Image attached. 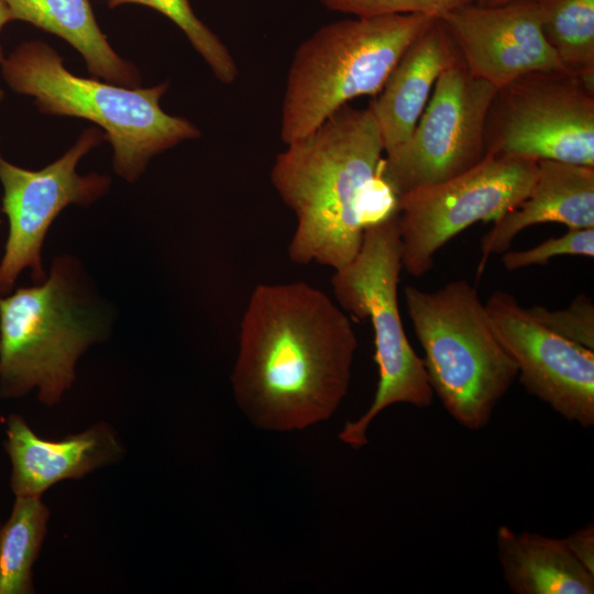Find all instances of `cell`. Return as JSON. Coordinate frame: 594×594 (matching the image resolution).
<instances>
[{
    "label": "cell",
    "mask_w": 594,
    "mask_h": 594,
    "mask_svg": "<svg viewBox=\"0 0 594 594\" xmlns=\"http://www.w3.org/2000/svg\"><path fill=\"white\" fill-rule=\"evenodd\" d=\"M438 18L422 13L354 16L322 25L293 56L280 139H301L361 96H376L406 48Z\"/></svg>",
    "instance_id": "cell-6"
},
{
    "label": "cell",
    "mask_w": 594,
    "mask_h": 594,
    "mask_svg": "<svg viewBox=\"0 0 594 594\" xmlns=\"http://www.w3.org/2000/svg\"><path fill=\"white\" fill-rule=\"evenodd\" d=\"M402 270L395 213L366 228L358 254L331 277L338 305L360 319H369L374 333L378 382L373 402L339 433L340 440L353 449L367 443V429L384 409L396 404L421 409L433 400L424 361L413 349L400 318L397 292Z\"/></svg>",
    "instance_id": "cell-7"
},
{
    "label": "cell",
    "mask_w": 594,
    "mask_h": 594,
    "mask_svg": "<svg viewBox=\"0 0 594 594\" xmlns=\"http://www.w3.org/2000/svg\"><path fill=\"white\" fill-rule=\"evenodd\" d=\"M356 348L350 318L322 290L305 282L260 284L240 322L235 399L266 430L327 420L348 393Z\"/></svg>",
    "instance_id": "cell-1"
},
{
    "label": "cell",
    "mask_w": 594,
    "mask_h": 594,
    "mask_svg": "<svg viewBox=\"0 0 594 594\" xmlns=\"http://www.w3.org/2000/svg\"><path fill=\"white\" fill-rule=\"evenodd\" d=\"M142 4L167 16L186 35L195 51L204 58L216 78L232 84L238 66L221 40L195 14L189 0H108L109 8L122 4Z\"/></svg>",
    "instance_id": "cell-21"
},
{
    "label": "cell",
    "mask_w": 594,
    "mask_h": 594,
    "mask_svg": "<svg viewBox=\"0 0 594 594\" xmlns=\"http://www.w3.org/2000/svg\"><path fill=\"white\" fill-rule=\"evenodd\" d=\"M12 21L30 23L59 36L85 61L89 74L125 87H140L141 74L110 45L89 0H4Z\"/></svg>",
    "instance_id": "cell-18"
},
{
    "label": "cell",
    "mask_w": 594,
    "mask_h": 594,
    "mask_svg": "<svg viewBox=\"0 0 594 594\" xmlns=\"http://www.w3.org/2000/svg\"><path fill=\"white\" fill-rule=\"evenodd\" d=\"M557 222L568 229L594 228V166L551 160L537 162L527 197L493 222L481 240L480 276L493 254L504 253L522 230Z\"/></svg>",
    "instance_id": "cell-15"
},
{
    "label": "cell",
    "mask_w": 594,
    "mask_h": 594,
    "mask_svg": "<svg viewBox=\"0 0 594 594\" xmlns=\"http://www.w3.org/2000/svg\"><path fill=\"white\" fill-rule=\"evenodd\" d=\"M6 433L14 496L41 497L61 481L82 477L114 462L122 451L116 435L105 424L54 441L36 436L23 417L11 415Z\"/></svg>",
    "instance_id": "cell-14"
},
{
    "label": "cell",
    "mask_w": 594,
    "mask_h": 594,
    "mask_svg": "<svg viewBox=\"0 0 594 594\" xmlns=\"http://www.w3.org/2000/svg\"><path fill=\"white\" fill-rule=\"evenodd\" d=\"M14 497L8 520L0 526V594H30L50 510L40 496Z\"/></svg>",
    "instance_id": "cell-19"
},
{
    "label": "cell",
    "mask_w": 594,
    "mask_h": 594,
    "mask_svg": "<svg viewBox=\"0 0 594 594\" xmlns=\"http://www.w3.org/2000/svg\"><path fill=\"white\" fill-rule=\"evenodd\" d=\"M103 140L101 129L88 128L61 157L37 170L0 155L1 210L9 222L0 261V295L10 294L24 271L30 272L33 284L43 282L47 272L42 250L54 220L68 206L88 207L109 193V176L77 170L81 158Z\"/></svg>",
    "instance_id": "cell-11"
},
{
    "label": "cell",
    "mask_w": 594,
    "mask_h": 594,
    "mask_svg": "<svg viewBox=\"0 0 594 594\" xmlns=\"http://www.w3.org/2000/svg\"><path fill=\"white\" fill-rule=\"evenodd\" d=\"M564 542L572 556L590 572L594 573V527L590 525L579 528Z\"/></svg>",
    "instance_id": "cell-25"
},
{
    "label": "cell",
    "mask_w": 594,
    "mask_h": 594,
    "mask_svg": "<svg viewBox=\"0 0 594 594\" xmlns=\"http://www.w3.org/2000/svg\"><path fill=\"white\" fill-rule=\"evenodd\" d=\"M0 224H1V219H0Z\"/></svg>",
    "instance_id": "cell-29"
},
{
    "label": "cell",
    "mask_w": 594,
    "mask_h": 594,
    "mask_svg": "<svg viewBox=\"0 0 594 594\" xmlns=\"http://www.w3.org/2000/svg\"><path fill=\"white\" fill-rule=\"evenodd\" d=\"M560 255L594 256V228L568 229L560 237L549 238L538 245L522 251H505L503 266L512 272L534 265H544Z\"/></svg>",
    "instance_id": "cell-22"
},
{
    "label": "cell",
    "mask_w": 594,
    "mask_h": 594,
    "mask_svg": "<svg viewBox=\"0 0 594 594\" xmlns=\"http://www.w3.org/2000/svg\"><path fill=\"white\" fill-rule=\"evenodd\" d=\"M496 548L503 579L515 594L594 593V573L572 556L564 539L503 525Z\"/></svg>",
    "instance_id": "cell-17"
},
{
    "label": "cell",
    "mask_w": 594,
    "mask_h": 594,
    "mask_svg": "<svg viewBox=\"0 0 594 594\" xmlns=\"http://www.w3.org/2000/svg\"><path fill=\"white\" fill-rule=\"evenodd\" d=\"M510 1L513 0H475L477 4L484 6V7L501 6Z\"/></svg>",
    "instance_id": "cell-27"
},
{
    "label": "cell",
    "mask_w": 594,
    "mask_h": 594,
    "mask_svg": "<svg viewBox=\"0 0 594 594\" xmlns=\"http://www.w3.org/2000/svg\"><path fill=\"white\" fill-rule=\"evenodd\" d=\"M329 10L354 16L422 13L440 18L473 0H320Z\"/></svg>",
    "instance_id": "cell-24"
},
{
    "label": "cell",
    "mask_w": 594,
    "mask_h": 594,
    "mask_svg": "<svg viewBox=\"0 0 594 594\" xmlns=\"http://www.w3.org/2000/svg\"><path fill=\"white\" fill-rule=\"evenodd\" d=\"M0 67L8 87L32 97L42 113L85 119L101 129L112 146L113 170L128 183L136 182L154 156L201 135L193 122L161 107L167 82L132 88L80 77L38 40L22 42Z\"/></svg>",
    "instance_id": "cell-4"
},
{
    "label": "cell",
    "mask_w": 594,
    "mask_h": 594,
    "mask_svg": "<svg viewBox=\"0 0 594 594\" xmlns=\"http://www.w3.org/2000/svg\"><path fill=\"white\" fill-rule=\"evenodd\" d=\"M112 317L85 264L68 253L54 256L43 282L0 295V397L36 391L43 404H58Z\"/></svg>",
    "instance_id": "cell-3"
},
{
    "label": "cell",
    "mask_w": 594,
    "mask_h": 594,
    "mask_svg": "<svg viewBox=\"0 0 594 594\" xmlns=\"http://www.w3.org/2000/svg\"><path fill=\"white\" fill-rule=\"evenodd\" d=\"M486 154L594 166L593 82L532 72L497 89L485 122Z\"/></svg>",
    "instance_id": "cell-8"
},
{
    "label": "cell",
    "mask_w": 594,
    "mask_h": 594,
    "mask_svg": "<svg viewBox=\"0 0 594 594\" xmlns=\"http://www.w3.org/2000/svg\"><path fill=\"white\" fill-rule=\"evenodd\" d=\"M3 98V91L0 89V101L2 100Z\"/></svg>",
    "instance_id": "cell-28"
},
{
    "label": "cell",
    "mask_w": 594,
    "mask_h": 594,
    "mask_svg": "<svg viewBox=\"0 0 594 594\" xmlns=\"http://www.w3.org/2000/svg\"><path fill=\"white\" fill-rule=\"evenodd\" d=\"M383 153L371 106L345 105L277 154L271 182L296 218L288 244L293 263L336 271L353 260L362 245L364 207Z\"/></svg>",
    "instance_id": "cell-2"
},
{
    "label": "cell",
    "mask_w": 594,
    "mask_h": 594,
    "mask_svg": "<svg viewBox=\"0 0 594 594\" xmlns=\"http://www.w3.org/2000/svg\"><path fill=\"white\" fill-rule=\"evenodd\" d=\"M537 162L504 155L486 156L469 170L398 198L397 216L405 271L428 273L437 252L479 221L495 222L529 194Z\"/></svg>",
    "instance_id": "cell-9"
},
{
    "label": "cell",
    "mask_w": 594,
    "mask_h": 594,
    "mask_svg": "<svg viewBox=\"0 0 594 594\" xmlns=\"http://www.w3.org/2000/svg\"><path fill=\"white\" fill-rule=\"evenodd\" d=\"M542 34L568 72L593 82L594 0H535Z\"/></svg>",
    "instance_id": "cell-20"
},
{
    "label": "cell",
    "mask_w": 594,
    "mask_h": 594,
    "mask_svg": "<svg viewBox=\"0 0 594 594\" xmlns=\"http://www.w3.org/2000/svg\"><path fill=\"white\" fill-rule=\"evenodd\" d=\"M527 309L558 336L594 350V304L587 295H578L564 309L550 310L539 305Z\"/></svg>",
    "instance_id": "cell-23"
},
{
    "label": "cell",
    "mask_w": 594,
    "mask_h": 594,
    "mask_svg": "<svg viewBox=\"0 0 594 594\" xmlns=\"http://www.w3.org/2000/svg\"><path fill=\"white\" fill-rule=\"evenodd\" d=\"M10 21H12L10 9L8 4L4 2V0H0V31ZM4 57L6 56L3 55V50L0 44V65L4 61Z\"/></svg>",
    "instance_id": "cell-26"
},
{
    "label": "cell",
    "mask_w": 594,
    "mask_h": 594,
    "mask_svg": "<svg viewBox=\"0 0 594 594\" xmlns=\"http://www.w3.org/2000/svg\"><path fill=\"white\" fill-rule=\"evenodd\" d=\"M404 294L433 394L462 427L485 428L518 369L476 287L454 279L432 292L408 285Z\"/></svg>",
    "instance_id": "cell-5"
},
{
    "label": "cell",
    "mask_w": 594,
    "mask_h": 594,
    "mask_svg": "<svg viewBox=\"0 0 594 594\" xmlns=\"http://www.w3.org/2000/svg\"><path fill=\"white\" fill-rule=\"evenodd\" d=\"M1 526V525H0Z\"/></svg>",
    "instance_id": "cell-30"
},
{
    "label": "cell",
    "mask_w": 594,
    "mask_h": 594,
    "mask_svg": "<svg viewBox=\"0 0 594 594\" xmlns=\"http://www.w3.org/2000/svg\"><path fill=\"white\" fill-rule=\"evenodd\" d=\"M496 91L461 57L442 72L408 141L382 160L380 175L397 198L455 177L486 156L485 122Z\"/></svg>",
    "instance_id": "cell-10"
},
{
    "label": "cell",
    "mask_w": 594,
    "mask_h": 594,
    "mask_svg": "<svg viewBox=\"0 0 594 594\" xmlns=\"http://www.w3.org/2000/svg\"><path fill=\"white\" fill-rule=\"evenodd\" d=\"M527 393L569 422L594 425V350L549 330L504 290L485 302Z\"/></svg>",
    "instance_id": "cell-12"
},
{
    "label": "cell",
    "mask_w": 594,
    "mask_h": 594,
    "mask_svg": "<svg viewBox=\"0 0 594 594\" xmlns=\"http://www.w3.org/2000/svg\"><path fill=\"white\" fill-rule=\"evenodd\" d=\"M468 70L497 89L532 72H568L544 38L535 0H475L439 18Z\"/></svg>",
    "instance_id": "cell-13"
},
{
    "label": "cell",
    "mask_w": 594,
    "mask_h": 594,
    "mask_svg": "<svg viewBox=\"0 0 594 594\" xmlns=\"http://www.w3.org/2000/svg\"><path fill=\"white\" fill-rule=\"evenodd\" d=\"M459 57L457 46L439 18L406 48L377 98L370 102L380 125L385 155L408 141L437 79Z\"/></svg>",
    "instance_id": "cell-16"
}]
</instances>
